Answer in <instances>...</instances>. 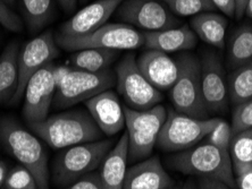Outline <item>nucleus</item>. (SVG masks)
<instances>
[{
  "mask_svg": "<svg viewBox=\"0 0 252 189\" xmlns=\"http://www.w3.org/2000/svg\"><path fill=\"white\" fill-rule=\"evenodd\" d=\"M31 131L53 149H67L79 144L101 139L103 133L88 111L77 109L29 124Z\"/></svg>",
  "mask_w": 252,
  "mask_h": 189,
  "instance_id": "nucleus-1",
  "label": "nucleus"
},
{
  "mask_svg": "<svg viewBox=\"0 0 252 189\" xmlns=\"http://www.w3.org/2000/svg\"><path fill=\"white\" fill-rule=\"evenodd\" d=\"M0 144L32 172L38 189H49L48 155L38 137L14 118L2 117L0 118Z\"/></svg>",
  "mask_w": 252,
  "mask_h": 189,
  "instance_id": "nucleus-2",
  "label": "nucleus"
},
{
  "mask_svg": "<svg viewBox=\"0 0 252 189\" xmlns=\"http://www.w3.org/2000/svg\"><path fill=\"white\" fill-rule=\"evenodd\" d=\"M169 165L184 175L211 178L223 181L235 188V176L229 152L223 151L209 143L191 147L169 158Z\"/></svg>",
  "mask_w": 252,
  "mask_h": 189,
  "instance_id": "nucleus-3",
  "label": "nucleus"
},
{
  "mask_svg": "<svg viewBox=\"0 0 252 189\" xmlns=\"http://www.w3.org/2000/svg\"><path fill=\"white\" fill-rule=\"evenodd\" d=\"M113 140H94L69 146L57 155L51 177L58 187H67L102 164L114 147Z\"/></svg>",
  "mask_w": 252,
  "mask_h": 189,
  "instance_id": "nucleus-4",
  "label": "nucleus"
},
{
  "mask_svg": "<svg viewBox=\"0 0 252 189\" xmlns=\"http://www.w3.org/2000/svg\"><path fill=\"white\" fill-rule=\"evenodd\" d=\"M179 75L169 90L174 109L188 116L206 119L209 116L201 86V62L191 54L177 58Z\"/></svg>",
  "mask_w": 252,
  "mask_h": 189,
  "instance_id": "nucleus-5",
  "label": "nucleus"
},
{
  "mask_svg": "<svg viewBox=\"0 0 252 189\" xmlns=\"http://www.w3.org/2000/svg\"><path fill=\"white\" fill-rule=\"evenodd\" d=\"M55 40L59 48L66 51L83 49L133 50L144 46L143 32L136 31L127 24H106L97 31L83 36H65L56 33Z\"/></svg>",
  "mask_w": 252,
  "mask_h": 189,
  "instance_id": "nucleus-6",
  "label": "nucleus"
},
{
  "mask_svg": "<svg viewBox=\"0 0 252 189\" xmlns=\"http://www.w3.org/2000/svg\"><path fill=\"white\" fill-rule=\"evenodd\" d=\"M124 113L128 138V159L132 161L148 159L157 144L167 111L161 105H157L147 110L124 107Z\"/></svg>",
  "mask_w": 252,
  "mask_h": 189,
  "instance_id": "nucleus-7",
  "label": "nucleus"
},
{
  "mask_svg": "<svg viewBox=\"0 0 252 189\" xmlns=\"http://www.w3.org/2000/svg\"><path fill=\"white\" fill-rule=\"evenodd\" d=\"M218 118L191 117L176 110H168L159 133L157 145L166 152H182L191 149L208 136Z\"/></svg>",
  "mask_w": 252,
  "mask_h": 189,
  "instance_id": "nucleus-8",
  "label": "nucleus"
},
{
  "mask_svg": "<svg viewBox=\"0 0 252 189\" xmlns=\"http://www.w3.org/2000/svg\"><path fill=\"white\" fill-rule=\"evenodd\" d=\"M115 75L118 93L123 96L127 108L147 110L161 102V92L141 73L133 54H127L118 62Z\"/></svg>",
  "mask_w": 252,
  "mask_h": 189,
  "instance_id": "nucleus-9",
  "label": "nucleus"
},
{
  "mask_svg": "<svg viewBox=\"0 0 252 189\" xmlns=\"http://www.w3.org/2000/svg\"><path fill=\"white\" fill-rule=\"evenodd\" d=\"M115 84L116 75L110 69L89 73L72 68L66 79L57 86L53 105L58 109L69 108L110 90Z\"/></svg>",
  "mask_w": 252,
  "mask_h": 189,
  "instance_id": "nucleus-10",
  "label": "nucleus"
},
{
  "mask_svg": "<svg viewBox=\"0 0 252 189\" xmlns=\"http://www.w3.org/2000/svg\"><path fill=\"white\" fill-rule=\"evenodd\" d=\"M59 55V47L53 32L46 31L36 35L20 50L18 55V85L10 103L16 105L23 98L25 87L33 74L54 62Z\"/></svg>",
  "mask_w": 252,
  "mask_h": 189,
  "instance_id": "nucleus-11",
  "label": "nucleus"
},
{
  "mask_svg": "<svg viewBox=\"0 0 252 189\" xmlns=\"http://www.w3.org/2000/svg\"><path fill=\"white\" fill-rule=\"evenodd\" d=\"M116 14L125 24L146 32L161 31L180 25L179 18L158 0H124Z\"/></svg>",
  "mask_w": 252,
  "mask_h": 189,
  "instance_id": "nucleus-12",
  "label": "nucleus"
},
{
  "mask_svg": "<svg viewBox=\"0 0 252 189\" xmlns=\"http://www.w3.org/2000/svg\"><path fill=\"white\" fill-rule=\"evenodd\" d=\"M55 68L56 65L50 62L33 74L28 81L23 95V117L28 125L48 118L57 90Z\"/></svg>",
  "mask_w": 252,
  "mask_h": 189,
  "instance_id": "nucleus-13",
  "label": "nucleus"
},
{
  "mask_svg": "<svg viewBox=\"0 0 252 189\" xmlns=\"http://www.w3.org/2000/svg\"><path fill=\"white\" fill-rule=\"evenodd\" d=\"M201 62L203 100L209 113H224L228 109V90L223 65L214 53H205Z\"/></svg>",
  "mask_w": 252,
  "mask_h": 189,
  "instance_id": "nucleus-14",
  "label": "nucleus"
},
{
  "mask_svg": "<svg viewBox=\"0 0 252 189\" xmlns=\"http://www.w3.org/2000/svg\"><path fill=\"white\" fill-rule=\"evenodd\" d=\"M124 0H97L73 15L57 33L65 36H83L107 24Z\"/></svg>",
  "mask_w": 252,
  "mask_h": 189,
  "instance_id": "nucleus-15",
  "label": "nucleus"
},
{
  "mask_svg": "<svg viewBox=\"0 0 252 189\" xmlns=\"http://www.w3.org/2000/svg\"><path fill=\"white\" fill-rule=\"evenodd\" d=\"M85 108L105 135H116L124 128V108L114 91H103L87 100Z\"/></svg>",
  "mask_w": 252,
  "mask_h": 189,
  "instance_id": "nucleus-16",
  "label": "nucleus"
},
{
  "mask_svg": "<svg viewBox=\"0 0 252 189\" xmlns=\"http://www.w3.org/2000/svg\"><path fill=\"white\" fill-rule=\"evenodd\" d=\"M136 62L144 77L160 92L170 90L179 75L176 60L162 51L147 49Z\"/></svg>",
  "mask_w": 252,
  "mask_h": 189,
  "instance_id": "nucleus-17",
  "label": "nucleus"
},
{
  "mask_svg": "<svg viewBox=\"0 0 252 189\" xmlns=\"http://www.w3.org/2000/svg\"><path fill=\"white\" fill-rule=\"evenodd\" d=\"M174 181L157 157L146 159L126 170L124 189H164Z\"/></svg>",
  "mask_w": 252,
  "mask_h": 189,
  "instance_id": "nucleus-18",
  "label": "nucleus"
},
{
  "mask_svg": "<svg viewBox=\"0 0 252 189\" xmlns=\"http://www.w3.org/2000/svg\"><path fill=\"white\" fill-rule=\"evenodd\" d=\"M146 49L165 54L191 50L196 46V35L188 25L155 32H143Z\"/></svg>",
  "mask_w": 252,
  "mask_h": 189,
  "instance_id": "nucleus-19",
  "label": "nucleus"
},
{
  "mask_svg": "<svg viewBox=\"0 0 252 189\" xmlns=\"http://www.w3.org/2000/svg\"><path fill=\"white\" fill-rule=\"evenodd\" d=\"M127 159L128 138L127 133H124L100 165L101 189H124Z\"/></svg>",
  "mask_w": 252,
  "mask_h": 189,
  "instance_id": "nucleus-20",
  "label": "nucleus"
},
{
  "mask_svg": "<svg viewBox=\"0 0 252 189\" xmlns=\"http://www.w3.org/2000/svg\"><path fill=\"white\" fill-rule=\"evenodd\" d=\"M20 44L12 41L0 55V105L10 103L18 85Z\"/></svg>",
  "mask_w": 252,
  "mask_h": 189,
  "instance_id": "nucleus-21",
  "label": "nucleus"
},
{
  "mask_svg": "<svg viewBox=\"0 0 252 189\" xmlns=\"http://www.w3.org/2000/svg\"><path fill=\"white\" fill-rule=\"evenodd\" d=\"M228 22L223 15L205 12L195 15L191 21V28L203 42L217 49L225 48V36Z\"/></svg>",
  "mask_w": 252,
  "mask_h": 189,
  "instance_id": "nucleus-22",
  "label": "nucleus"
},
{
  "mask_svg": "<svg viewBox=\"0 0 252 189\" xmlns=\"http://www.w3.org/2000/svg\"><path fill=\"white\" fill-rule=\"evenodd\" d=\"M120 55V51L112 49H83L75 51L70 57L73 69L89 73H99L109 69Z\"/></svg>",
  "mask_w": 252,
  "mask_h": 189,
  "instance_id": "nucleus-23",
  "label": "nucleus"
},
{
  "mask_svg": "<svg viewBox=\"0 0 252 189\" xmlns=\"http://www.w3.org/2000/svg\"><path fill=\"white\" fill-rule=\"evenodd\" d=\"M252 61V25L242 24L229 36L227 64L232 69Z\"/></svg>",
  "mask_w": 252,
  "mask_h": 189,
  "instance_id": "nucleus-24",
  "label": "nucleus"
},
{
  "mask_svg": "<svg viewBox=\"0 0 252 189\" xmlns=\"http://www.w3.org/2000/svg\"><path fill=\"white\" fill-rule=\"evenodd\" d=\"M24 22L31 33H38L54 20V0H21Z\"/></svg>",
  "mask_w": 252,
  "mask_h": 189,
  "instance_id": "nucleus-25",
  "label": "nucleus"
},
{
  "mask_svg": "<svg viewBox=\"0 0 252 189\" xmlns=\"http://www.w3.org/2000/svg\"><path fill=\"white\" fill-rule=\"evenodd\" d=\"M227 90L232 105L252 100V61L233 70L227 81Z\"/></svg>",
  "mask_w": 252,
  "mask_h": 189,
  "instance_id": "nucleus-26",
  "label": "nucleus"
},
{
  "mask_svg": "<svg viewBox=\"0 0 252 189\" xmlns=\"http://www.w3.org/2000/svg\"><path fill=\"white\" fill-rule=\"evenodd\" d=\"M229 155L234 176L252 165V128L238 133L233 136Z\"/></svg>",
  "mask_w": 252,
  "mask_h": 189,
  "instance_id": "nucleus-27",
  "label": "nucleus"
},
{
  "mask_svg": "<svg viewBox=\"0 0 252 189\" xmlns=\"http://www.w3.org/2000/svg\"><path fill=\"white\" fill-rule=\"evenodd\" d=\"M174 15L195 16V15L213 12L215 6L210 0H161Z\"/></svg>",
  "mask_w": 252,
  "mask_h": 189,
  "instance_id": "nucleus-28",
  "label": "nucleus"
},
{
  "mask_svg": "<svg viewBox=\"0 0 252 189\" xmlns=\"http://www.w3.org/2000/svg\"><path fill=\"white\" fill-rule=\"evenodd\" d=\"M2 189H38L32 172L22 164L15 165L7 173Z\"/></svg>",
  "mask_w": 252,
  "mask_h": 189,
  "instance_id": "nucleus-29",
  "label": "nucleus"
},
{
  "mask_svg": "<svg viewBox=\"0 0 252 189\" xmlns=\"http://www.w3.org/2000/svg\"><path fill=\"white\" fill-rule=\"evenodd\" d=\"M207 143L218 147V149L229 152V146L233 138L232 126L224 119L218 118L217 124L215 125L208 136L206 137Z\"/></svg>",
  "mask_w": 252,
  "mask_h": 189,
  "instance_id": "nucleus-30",
  "label": "nucleus"
},
{
  "mask_svg": "<svg viewBox=\"0 0 252 189\" xmlns=\"http://www.w3.org/2000/svg\"><path fill=\"white\" fill-rule=\"evenodd\" d=\"M231 126L233 136L246 129L252 128V100L235 106Z\"/></svg>",
  "mask_w": 252,
  "mask_h": 189,
  "instance_id": "nucleus-31",
  "label": "nucleus"
},
{
  "mask_svg": "<svg viewBox=\"0 0 252 189\" xmlns=\"http://www.w3.org/2000/svg\"><path fill=\"white\" fill-rule=\"evenodd\" d=\"M0 25L8 31L22 32L24 28L23 21L3 0H0Z\"/></svg>",
  "mask_w": 252,
  "mask_h": 189,
  "instance_id": "nucleus-32",
  "label": "nucleus"
},
{
  "mask_svg": "<svg viewBox=\"0 0 252 189\" xmlns=\"http://www.w3.org/2000/svg\"><path fill=\"white\" fill-rule=\"evenodd\" d=\"M65 189H101L99 173H89L75 183L68 185Z\"/></svg>",
  "mask_w": 252,
  "mask_h": 189,
  "instance_id": "nucleus-33",
  "label": "nucleus"
},
{
  "mask_svg": "<svg viewBox=\"0 0 252 189\" xmlns=\"http://www.w3.org/2000/svg\"><path fill=\"white\" fill-rule=\"evenodd\" d=\"M235 183L239 189H252V165L236 173Z\"/></svg>",
  "mask_w": 252,
  "mask_h": 189,
  "instance_id": "nucleus-34",
  "label": "nucleus"
},
{
  "mask_svg": "<svg viewBox=\"0 0 252 189\" xmlns=\"http://www.w3.org/2000/svg\"><path fill=\"white\" fill-rule=\"evenodd\" d=\"M215 8L220 9L221 13L228 17L235 16V0H210Z\"/></svg>",
  "mask_w": 252,
  "mask_h": 189,
  "instance_id": "nucleus-35",
  "label": "nucleus"
},
{
  "mask_svg": "<svg viewBox=\"0 0 252 189\" xmlns=\"http://www.w3.org/2000/svg\"><path fill=\"white\" fill-rule=\"evenodd\" d=\"M198 189H233L223 181L211 178H200Z\"/></svg>",
  "mask_w": 252,
  "mask_h": 189,
  "instance_id": "nucleus-36",
  "label": "nucleus"
},
{
  "mask_svg": "<svg viewBox=\"0 0 252 189\" xmlns=\"http://www.w3.org/2000/svg\"><path fill=\"white\" fill-rule=\"evenodd\" d=\"M70 70H72V68L67 67V66H56V68H55V80H56L57 86L66 79V76L68 75Z\"/></svg>",
  "mask_w": 252,
  "mask_h": 189,
  "instance_id": "nucleus-37",
  "label": "nucleus"
},
{
  "mask_svg": "<svg viewBox=\"0 0 252 189\" xmlns=\"http://www.w3.org/2000/svg\"><path fill=\"white\" fill-rule=\"evenodd\" d=\"M57 1L59 2V5H61L62 8L64 9V12L69 14L75 10L79 0H57Z\"/></svg>",
  "mask_w": 252,
  "mask_h": 189,
  "instance_id": "nucleus-38",
  "label": "nucleus"
},
{
  "mask_svg": "<svg viewBox=\"0 0 252 189\" xmlns=\"http://www.w3.org/2000/svg\"><path fill=\"white\" fill-rule=\"evenodd\" d=\"M247 2L248 0H235V17L238 20H241L244 16Z\"/></svg>",
  "mask_w": 252,
  "mask_h": 189,
  "instance_id": "nucleus-39",
  "label": "nucleus"
},
{
  "mask_svg": "<svg viewBox=\"0 0 252 189\" xmlns=\"http://www.w3.org/2000/svg\"><path fill=\"white\" fill-rule=\"evenodd\" d=\"M8 171L9 170H8V166L6 164V162L0 160V189H1L3 186V183H5Z\"/></svg>",
  "mask_w": 252,
  "mask_h": 189,
  "instance_id": "nucleus-40",
  "label": "nucleus"
},
{
  "mask_svg": "<svg viewBox=\"0 0 252 189\" xmlns=\"http://www.w3.org/2000/svg\"><path fill=\"white\" fill-rule=\"evenodd\" d=\"M244 15H247L250 20H252V0H248L247 7H246V13H244Z\"/></svg>",
  "mask_w": 252,
  "mask_h": 189,
  "instance_id": "nucleus-41",
  "label": "nucleus"
},
{
  "mask_svg": "<svg viewBox=\"0 0 252 189\" xmlns=\"http://www.w3.org/2000/svg\"><path fill=\"white\" fill-rule=\"evenodd\" d=\"M182 189H196V186L194 185L193 181H187L183 186H182Z\"/></svg>",
  "mask_w": 252,
  "mask_h": 189,
  "instance_id": "nucleus-42",
  "label": "nucleus"
},
{
  "mask_svg": "<svg viewBox=\"0 0 252 189\" xmlns=\"http://www.w3.org/2000/svg\"><path fill=\"white\" fill-rule=\"evenodd\" d=\"M3 1H5L9 7H14L15 3H16V0H3Z\"/></svg>",
  "mask_w": 252,
  "mask_h": 189,
  "instance_id": "nucleus-43",
  "label": "nucleus"
},
{
  "mask_svg": "<svg viewBox=\"0 0 252 189\" xmlns=\"http://www.w3.org/2000/svg\"><path fill=\"white\" fill-rule=\"evenodd\" d=\"M164 189H182V186H176V185L174 184V185H172V186L166 187V188H164Z\"/></svg>",
  "mask_w": 252,
  "mask_h": 189,
  "instance_id": "nucleus-44",
  "label": "nucleus"
},
{
  "mask_svg": "<svg viewBox=\"0 0 252 189\" xmlns=\"http://www.w3.org/2000/svg\"><path fill=\"white\" fill-rule=\"evenodd\" d=\"M79 1H80L81 3H85V2L88 1V0H79Z\"/></svg>",
  "mask_w": 252,
  "mask_h": 189,
  "instance_id": "nucleus-45",
  "label": "nucleus"
}]
</instances>
